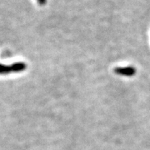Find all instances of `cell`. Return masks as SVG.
<instances>
[{"mask_svg": "<svg viewBox=\"0 0 150 150\" xmlns=\"http://www.w3.org/2000/svg\"><path fill=\"white\" fill-rule=\"evenodd\" d=\"M114 72L118 75H123L127 77H131L135 74L136 69L133 67H119L114 69Z\"/></svg>", "mask_w": 150, "mask_h": 150, "instance_id": "cell-1", "label": "cell"}, {"mask_svg": "<svg viewBox=\"0 0 150 150\" xmlns=\"http://www.w3.org/2000/svg\"><path fill=\"white\" fill-rule=\"evenodd\" d=\"M26 68H27V65L23 62H17V63H14L10 66L11 72H13V73L23 72L26 69Z\"/></svg>", "mask_w": 150, "mask_h": 150, "instance_id": "cell-2", "label": "cell"}, {"mask_svg": "<svg viewBox=\"0 0 150 150\" xmlns=\"http://www.w3.org/2000/svg\"><path fill=\"white\" fill-rule=\"evenodd\" d=\"M9 73H11L10 66H6L0 64V74H8Z\"/></svg>", "mask_w": 150, "mask_h": 150, "instance_id": "cell-3", "label": "cell"}, {"mask_svg": "<svg viewBox=\"0 0 150 150\" xmlns=\"http://www.w3.org/2000/svg\"><path fill=\"white\" fill-rule=\"evenodd\" d=\"M38 3V4L39 5H45L46 4V3H47V0H37Z\"/></svg>", "mask_w": 150, "mask_h": 150, "instance_id": "cell-4", "label": "cell"}]
</instances>
